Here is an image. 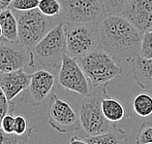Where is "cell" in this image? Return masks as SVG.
<instances>
[{
    "label": "cell",
    "instance_id": "5b68a950",
    "mask_svg": "<svg viewBox=\"0 0 152 144\" xmlns=\"http://www.w3.org/2000/svg\"><path fill=\"white\" fill-rule=\"evenodd\" d=\"M77 61L93 88L107 85L123 73L118 62L101 48L91 51Z\"/></svg>",
    "mask_w": 152,
    "mask_h": 144
},
{
    "label": "cell",
    "instance_id": "e0dca14e",
    "mask_svg": "<svg viewBox=\"0 0 152 144\" xmlns=\"http://www.w3.org/2000/svg\"><path fill=\"white\" fill-rule=\"evenodd\" d=\"M102 110L105 117L113 124H116L124 119V106L118 99L110 97V95H107L102 100Z\"/></svg>",
    "mask_w": 152,
    "mask_h": 144
},
{
    "label": "cell",
    "instance_id": "7a4b0ae2",
    "mask_svg": "<svg viewBox=\"0 0 152 144\" xmlns=\"http://www.w3.org/2000/svg\"><path fill=\"white\" fill-rule=\"evenodd\" d=\"M107 86H98L91 90L89 95L83 97L80 106V120L81 128L87 135H98L110 131L116 126L110 122L104 115L102 100L109 95Z\"/></svg>",
    "mask_w": 152,
    "mask_h": 144
},
{
    "label": "cell",
    "instance_id": "52a82bcc",
    "mask_svg": "<svg viewBox=\"0 0 152 144\" xmlns=\"http://www.w3.org/2000/svg\"><path fill=\"white\" fill-rule=\"evenodd\" d=\"M65 34L67 41V54L80 60L91 51L97 49V24H67Z\"/></svg>",
    "mask_w": 152,
    "mask_h": 144
},
{
    "label": "cell",
    "instance_id": "ac0fdd59",
    "mask_svg": "<svg viewBox=\"0 0 152 144\" xmlns=\"http://www.w3.org/2000/svg\"><path fill=\"white\" fill-rule=\"evenodd\" d=\"M133 108L140 117H149L152 114V95L148 93L139 94L133 101Z\"/></svg>",
    "mask_w": 152,
    "mask_h": 144
},
{
    "label": "cell",
    "instance_id": "484cf974",
    "mask_svg": "<svg viewBox=\"0 0 152 144\" xmlns=\"http://www.w3.org/2000/svg\"><path fill=\"white\" fill-rule=\"evenodd\" d=\"M28 123L26 119L23 116H16L15 118V125H14V134L21 135L24 134L28 131Z\"/></svg>",
    "mask_w": 152,
    "mask_h": 144
},
{
    "label": "cell",
    "instance_id": "d6986e66",
    "mask_svg": "<svg viewBox=\"0 0 152 144\" xmlns=\"http://www.w3.org/2000/svg\"><path fill=\"white\" fill-rule=\"evenodd\" d=\"M34 131V128H29L24 134H8L0 128V144H29V138Z\"/></svg>",
    "mask_w": 152,
    "mask_h": 144
},
{
    "label": "cell",
    "instance_id": "9a60e30c",
    "mask_svg": "<svg viewBox=\"0 0 152 144\" xmlns=\"http://www.w3.org/2000/svg\"><path fill=\"white\" fill-rule=\"evenodd\" d=\"M0 24L2 27L3 38L5 42L20 43L18 36V24L13 10L6 9L0 12Z\"/></svg>",
    "mask_w": 152,
    "mask_h": 144
},
{
    "label": "cell",
    "instance_id": "30bf717a",
    "mask_svg": "<svg viewBox=\"0 0 152 144\" xmlns=\"http://www.w3.org/2000/svg\"><path fill=\"white\" fill-rule=\"evenodd\" d=\"M26 64L35 67L30 48L21 44L0 42V72H12L23 69Z\"/></svg>",
    "mask_w": 152,
    "mask_h": 144
},
{
    "label": "cell",
    "instance_id": "5bb4252c",
    "mask_svg": "<svg viewBox=\"0 0 152 144\" xmlns=\"http://www.w3.org/2000/svg\"><path fill=\"white\" fill-rule=\"evenodd\" d=\"M131 66L138 86L152 92V58H144L138 55L131 61Z\"/></svg>",
    "mask_w": 152,
    "mask_h": 144
},
{
    "label": "cell",
    "instance_id": "83f0119b",
    "mask_svg": "<svg viewBox=\"0 0 152 144\" xmlns=\"http://www.w3.org/2000/svg\"><path fill=\"white\" fill-rule=\"evenodd\" d=\"M68 144H89V143H88L86 139L83 140V139L80 138L77 135H73L72 137L70 138Z\"/></svg>",
    "mask_w": 152,
    "mask_h": 144
},
{
    "label": "cell",
    "instance_id": "d4e9b609",
    "mask_svg": "<svg viewBox=\"0 0 152 144\" xmlns=\"http://www.w3.org/2000/svg\"><path fill=\"white\" fill-rule=\"evenodd\" d=\"M39 2L40 0H13L11 7L13 10L24 12L38 8Z\"/></svg>",
    "mask_w": 152,
    "mask_h": 144
},
{
    "label": "cell",
    "instance_id": "44dd1931",
    "mask_svg": "<svg viewBox=\"0 0 152 144\" xmlns=\"http://www.w3.org/2000/svg\"><path fill=\"white\" fill-rule=\"evenodd\" d=\"M136 144H152V123L143 122L137 132Z\"/></svg>",
    "mask_w": 152,
    "mask_h": 144
},
{
    "label": "cell",
    "instance_id": "7402d4cb",
    "mask_svg": "<svg viewBox=\"0 0 152 144\" xmlns=\"http://www.w3.org/2000/svg\"><path fill=\"white\" fill-rule=\"evenodd\" d=\"M107 14H120L132 0H100Z\"/></svg>",
    "mask_w": 152,
    "mask_h": 144
},
{
    "label": "cell",
    "instance_id": "8992f818",
    "mask_svg": "<svg viewBox=\"0 0 152 144\" xmlns=\"http://www.w3.org/2000/svg\"><path fill=\"white\" fill-rule=\"evenodd\" d=\"M61 18L67 24H98L107 13L100 0H59Z\"/></svg>",
    "mask_w": 152,
    "mask_h": 144
},
{
    "label": "cell",
    "instance_id": "603a6c76",
    "mask_svg": "<svg viewBox=\"0 0 152 144\" xmlns=\"http://www.w3.org/2000/svg\"><path fill=\"white\" fill-rule=\"evenodd\" d=\"M139 55L144 58H152V30L146 31L142 34Z\"/></svg>",
    "mask_w": 152,
    "mask_h": 144
},
{
    "label": "cell",
    "instance_id": "6da1fadb",
    "mask_svg": "<svg viewBox=\"0 0 152 144\" xmlns=\"http://www.w3.org/2000/svg\"><path fill=\"white\" fill-rule=\"evenodd\" d=\"M142 33L121 14H107L97 24L98 47L118 64L131 62L138 56Z\"/></svg>",
    "mask_w": 152,
    "mask_h": 144
},
{
    "label": "cell",
    "instance_id": "277c9868",
    "mask_svg": "<svg viewBox=\"0 0 152 144\" xmlns=\"http://www.w3.org/2000/svg\"><path fill=\"white\" fill-rule=\"evenodd\" d=\"M34 64L48 68H59L67 54V41L64 21L50 30L42 40L31 48Z\"/></svg>",
    "mask_w": 152,
    "mask_h": 144
},
{
    "label": "cell",
    "instance_id": "2e32d148",
    "mask_svg": "<svg viewBox=\"0 0 152 144\" xmlns=\"http://www.w3.org/2000/svg\"><path fill=\"white\" fill-rule=\"evenodd\" d=\"M89 144H128V136L122 128L114 127L110 131L98 135H87Z\"/></svg>",
    "mask_w": 152,
    "mask_h": 144
},
{
    "label": "cell",
    "instance_id": "4fadbf2b",
    "mask_svg": "<svg viewBox=\"0 0 152 144\" xmlns=\"http://www.w3.org/2000/svg\"><path fill=\"white\" fill-rule=\"evenodd\" d=\"M30 79L31 74L25 72L23 68L12 72H0V86L10 101L27 91Z\"/></svg>",
    "mask_w": 152,
    "mask_h": 144
},
{
    "label": "cell",
    "instance_id": "f1b7e54d",
    "mask_svg": "<svg viewBox=\"0 0 152 144\" xmlns=\"http://www.w3.org/2000/svg\"><path fill=\"white\" fill-rule=\"evenodd\" d=\"M13 0H0V12L6 9H9V7L12 4Z\"/></svg>",
    "mask_w": 152,
    "mask_h": 144
},
{
    "label": "cell",
    "instance_id": "ffe728a7",
    "mask_svg": "<svg viewBox=\"0 0 152 144\" xmlns=\"http://www.w3.org/2000/svg\"><path fill=\"white\" fill-rule=\"evenodd\" d=\"M38 9L45 16L59 17L61 16L62 6L59 0H40Z\"/></svg>",
    "mask_w": 152,
    "mask_h": 144
},
{
    "label": "cell",
    "instance_id": "ba28073f",
    "mask_svg": "<svg viewBox=\"0 0 152 144\" xmlns=\"http://www.w3.org/2000/svg\"><path fill=\"white\" fill-rule=\"evenodd\" d=\"M48 123L59 134L74 132L81 128L80 115L64 99L54 95L48 109Z\"/></svg>",
    "mask_w": 152,
    "mask_h": 144
},
{
    "label": "cell",
    "instance_id": "7c38bea8",
    "mask_svg": "<svg viewBox=\"0 0 152 144\" xmlns=\"http://www.w3.org/2000/svg\"><path fill=\"white\" fill-rule=\"evenodd\" d=\"M120 14L142 34L152 30V0H132Z\"/></svg>",
    "mask_w": 152,
    "mask_h": 144
},
{
    "label": "cell",
    "instance_id": "8fae6325",
    "mask_svg": "<svg viewBox=\"0 0 152 144\" xmlns=\"http://www.w3.org/2000/svg\"><path fill=\"white\" fill-rule=\"evenodd\" d=\"M55 78L53 73L46 69H39L31 74L30 84L25 92L21 101L34 106L42 104L50 95L54 87Z\"/></svg>",
    "mask_w": 152,
    "mask_h": 144
},
{
    "label": "cell",
    "instance_id": "f546056e",
    "mask_svg": "<svg viewBox=\"0 0 152 144\" xmlns=\"http://www.w3.org/2000/svg\"><path fill=\"white\" fill-rule=\"evenodd\" d=\"M0 42H5L4 41V38H3V32H2L1 24H0Z\"/></svg>",
    "mask_w": 152,
    "mask_h": 144
},
{
    "label": "cell",
    "instance_id": "9c48e42d",
    "mask_svg": "<svg viewBox=\"0 0 152 144\" xmlns=\"http://www.w3.org/2000/svg\"><path fill=\"white\" fill-rule=\"evenodd\" d=\"M58 82L66 90L87 97L91 93V85L77 58L66 54L58 71Z\"/></svg>",
    "mask_w": 152,
    "mask_h": 144
},
{
    "label": "cell",
    "instance_id": "3957f363",
    "mask_svg": "<svg viewBox=\"0 0 152 144\" xmlns=\"http://www.w3.org/2000/svg\"><path fill=\"white\" fill-rule=\"evenodd\" d=\"M13 12L18 24L20 44L30 49L45 37L55 25L63 21L61 16L48 17L38 8L24 12L13 10Z\"/></svg>",
    "mask_w": 152,
    "mask_h": 144
},
{
    "label": "cell",
    "instance_id": "4316f807",
    "mask_svg": "<svg viewBox=\"0 0 152 144\" xmlns=\"http://www.w3.org/2000/svg\"><path fill=\"white\" fill-rule=\"evenodd\" d=\"M15 118H16V116H15L14 112L5 115L1 120L0 128H1L3 131H5L6 132H8V134H13L14 132V125H15Z\"/></svg>",
    "mask_w": 152,
    "mask_h": 144
},
{
    "label": "cell",
    "instance_id": "cb8c5ba5",
    "mask_svg": "<svg viewBox=\"0 0 152 144\" xmlns=\"http://www.w3.org/2000/svg\"><path fill=\"white\" fill-rule=\"evenodd\" d=\"M13 112H15V103L7 98L5 93L0 86V123L5 115Z\"/></svg>",
    "mask_w": 152,
    "mask_h": 144
}]
</instances>
